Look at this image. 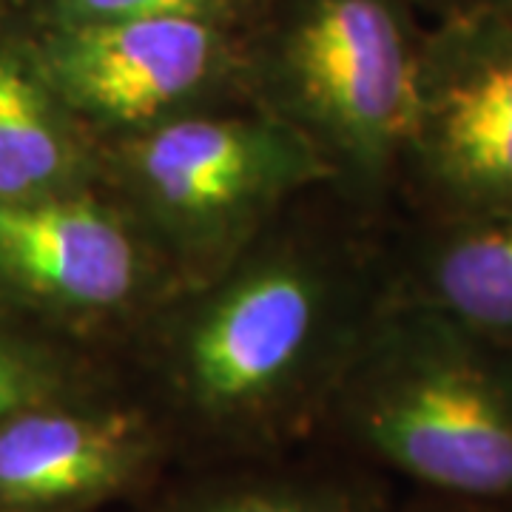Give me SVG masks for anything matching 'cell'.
I'll return each mask as SVG.
<instances>
[{"label":"cell","mask_w":512,"mask_h":512,"mask_svg":"<svg viewBox=\"0 0 512 512\" xmlns=\"http://www.w3.org/2000/svg\"><path fill=\"white\" fill-rule=\"evenodd\" d=\"M384 256V296L512 348V211L416 217Z\"/></svg>","instance_id":"9c48e42d"},{"label":"cell","mask_w":512,"mask_h":512,"mask_svg":"<svg viewBox=\"0 0 512 512\" xmlns=\"http://www.w3.org/2000/svg\"><path fill=\"white\" fill-rule=\"evenodd\" d=\"M370 461L436 498L512 507V348L384 296L328 410Z\"/></svg>","instance_id":"7a4b0ae2"},{"label":"cell","mask_w":512,"mask_h":512,"mask_svg":"<svg viewBox=\"0 0 512 512\" xmlns=\"http://www.w3.org/2000/svg\"><path fill=\"white\" fill-rule=\"evenodd\" d=\"M37 69L100 143L248 103L245 29L200 18L23 32Z\"/></svg>","instance_id":"52a82bcc"},{"label":"cell","mask_w":512,"mask_h":512,"mask_svg":"<svg viewBox=\"0 0 512 512\" xmlns=\"http://www.w3.org/2000/svg\"><path fill=\"white\" fill-rule=\"evenodd\" d=\"M146 393L92 384L0 416V512H92L140 493L174 450Z\"/></svg>","instance_id":"ba28073f"},{"label":"cell","mask_w":512,"mask_h":512,"mask_svg":"<svg viewBox=\"0 0 512 512\" xmlns=\"http://www.w3.org/2000/svg\"><path fill=\"white\" fill-rule=\"evenodd\" d=\"M100 188L194 285L231 265L330 171L296 131L251 103L200 111L103 143Z\"/></svg>","instance_id":"277c9868"},{"label":"cell","mask_w":512,"mask_h":512,"mask_svg":"<svg viewBox=\"0 0 512 512\" xmlns=\"http://www.w3.org/2000/svg\"><path fill=\"white\" fill-rule=\"evenodd\" d=\"M410 512H476V507H464V504H456V501H447V498H436L433 495V501H427V504H421V507Z\"/></svg>","instance_id":"9a60e30c"},{"label":"cell","mask_w":512,"mask_h":512,"mask_svg":"<svg viewBox=\"0 0 512 512\" xmlns=\"http://www.w3.org/2000/svg\"><path fill=\"white\" fill-rule=\"evenodd\" d=\"M419 15L416 0H265L245 29L248 103L296 131L359 214L399 191Z\"/></svg>","instance_id":"3957f363"},{"label":"cell","mask_w":512,"mask_h":512,"mask_svg":"<svg viewBox=\"0 0 512 512\" xmlns=\"http://www.w3.org/2000/svg\"><path fill=\"white\" fill-rule=\"evenodd\" d=\"M262 6L265 0H9L6 18L23 32L154 18H200L248 29Z\"/></svg>","instance_id":"4fadbf2b"},{"label":"cell","mask_w":512,"mask_h":512,"mask_svg":"<svg viewBox=\"0 0 512 512\" xmlns=\"http://www.w3.org/2000/svg\"><path fill=\"white\" fill-rule=\"evenodd\" d=\"M103 376L86 345L0 308V416Z\"/></svg>","instance_id":"7c38bea8"},{"label":"cell","mask_w":512,"mask_h":512,"mask_svg":"<svg viewBox=\"0 0 512 512\" xmlns=\"http://www.w3.org/2000/svg\"><path fill=\"white\" fill-rule=\"evenodd\" d=\"M399 188L416 217L512 211V0L424 29Z\"/></svg>","instance_id":"8992f818"},{"label":"cell","mask_w":512,"mask_h":512,"mask_svg":"<svg viewBox=\"0 0 512 512\" xmlns=\"http://www.w3.org/2000/svg\"><path fill=\"white\" fill-rule=\"evenodd\" d=\"M103 143L37 69L26 37L0 12V202L100 185Z\"/></svg>","instance_id":"30bf717a"},{"label":"cell","mask_w":512,"mask_h":512,"mask_svg":"<svg viewBox=\"0 0 512 512\" xmlns=\"http://www.w3.org/2000/svg\"><path fill=\"white\" fill-rule=\"evenodd\" d=\"M154 512H384V507L365 481L279 470L202 481Z\"/></svg>","instance_id":"8fae6325"},{"label":"cell","mask_w":512,"mask_h":512,"mask_svg":"<svg viewBox=\"0 0 512 512\" xmlns=\"http://www.w3.org/2000/svg\"><path fill=\"white\" fill-rule=\"evenodd\" d=\"M476 512H512V507H501V510H476Z\"/></svg>","instance_id":"2e32d148"},{"label":"cell","mask_w":512,"mask_h":512,"mask_svg":"<svg viewBox=\"0 0 512 512\" xmlns=\"http://www.w3.org/2000/svg\"><path fill=\"white\" fill-rule=\"evenodd\" d=\"M382 302V251L285 214L231 265L171 293L128 342L174 441L271 453L328 421Z\"/></svg>","instance_id":"6da1fadb"},{"label":"cell","mask_w":512,"mask_h":512,"mask_svg":"<svg viewBox=\"0 0 512 512\" xmlns=\"http://www.w3.org/2000/svg\"><path fill=\"white\" fill-rule=\"evenodd\" d=\"M495 3H510V0H416V6L430 18L458 15V12H470L481 6H495Z\"/></svg>","instance_id":"5bb4252c"},{"label":"cell","mask_w":512,"mask_h":512,"mask_svg":"<svg viewBox=\"0 0 512 512\" xmlns=\"http://www.w3.org/2000/svg\"><path fill=\"white\" fill-rule=\"evenodd\" d=\"M180 279L106 188L0 202V308L74 342L123 336Z\"/></svg>","instance_id":"5b68a950"},{"label":"cell","mask_w":512,"mask_h":512,"mask_svg":"<svg viewBox=\"0 0 512 512\" xmlns=\"http://www.w3.org/2000/svg\"><path fill=\"white\" fill-rule=\"evenodd\" d=\"M6 3H9V0H0V12H3V9H6Z\"/></svg>","instance_id":"e0dca14e"}]
</instances>
